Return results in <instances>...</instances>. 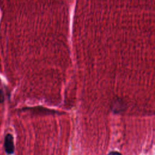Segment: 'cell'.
Instances as JSON below:
<instances>
[{
	"label": "cell",
	"instance_id": "1",
	"mask_svg": "<svg viewBox=\"0 0 155 155\" xmlns=\"http://www.w3.org/2000/svg\"><path fill=\"white\" fill-rule=\"evenodd\" d=\"M4 148L6 153L8 154H12L14 151L13 138L10 134H7L5 137Z\"/></svg>",
	"mask_w": 155,
	"mask_h": 155
},
{
	"label": "cell",
	"instance_id": "2",
	"mask_svg": "<svg viewBox=\"0 0 155 155\" xmlns=\"http://www.w3.org/2000/svg\"><path fill=\"white\" fill-rule=\"evenodd\" d=\"M4 101V96L3 94V92L1 90H0V103L3 102Z\"/></svg>",
	"mask_w": 155,
	"mask_h": 155
},
{
	"label": "cell",
	"instance_id": "3",
	"mask_svg": "<svg viewBox=\"0 0 155 155\" xmlns=\"http://www.w3.org/2000/svg\"><path fill=\"white\" fill-rule=\"evenodd\" d=\"M108 155H121V154H120L118 152H116V151H113L110 153Z\"/></svg>",
	"mask_w": 155,
	"mask_h": 155
}]
</instances>
